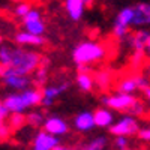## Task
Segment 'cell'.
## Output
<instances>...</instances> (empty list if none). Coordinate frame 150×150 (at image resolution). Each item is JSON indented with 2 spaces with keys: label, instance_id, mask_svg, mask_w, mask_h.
I'll list each match as a JSON object with an SVG mask.
<instances>
[{
  "label": "cell",
  "instance_id": "6da1fadb",
  "mask_svg": "<svg viewBox=\"0 0 150 150\" xmlns=\"http://www.w3.org/2000/svg\"><path fill=\"white\" fill-rule=\"evenodd\" d=\"M44 56L33 50L23 48V45L0 44V65L11 66L15 72L32 75L41 65Z\"/></svg>",
  "mask_w": 150,
  "mask_h": 150
},
{
  "label": "cell",
  "instance_id": "7a4b0ae2",
  "mask_svg": "<svg viewBox=\"0 0 150 150\" xmlns=\"http://www.w3.org/2000/svg\"><path fill=\"white\" fill-rule=\"evenodd\" d=\"M108 54V48L105 44L87 39L80 42L72 51V60L75 65H84V66H93L101 63L102 60H105Z\"/></svg>",
  "mask_w": 150,
  "mask_h": 150
},
{
  "label": "cell",
  "instance_id": "3957f363",
  "mask_svg": "<svg viewBox=\"0 0 150 150\" xmlns=\"http://www.w3.org/2000/svg\"><path fill=\"white\" fill-rule=\"evenodd\" d=\"M42 101V90L38 87H29L21 92H12L3 99V105L8 112H24L41 105Z\"/></svg>",
  "mask_w": 150,
  "mask_h": 150
},
{
  "label": "cell",
  "instance_id": "277c9868",
  "mask_svg": "<svg viewBox=\"0 0 150 150\" xmlns=\"http://www.w3.org/2000/svg\"><path fill=\"white\" fill-rule=\"evenodd\" d=\"M150 84V80L146 74H138V72H132L123 77L116 78L114 87L117 92H125V93H137L141 92L146 86Z\"/></svg>",
  "mask_w": 150,
  "mask_h": 150
},
{
  "label": "cell",
  "instance_id": "5b68a950",
  "mask_svg": "<svg viewBox=\"0 0 150 150\" xmlns=\"http://www.w3.org/2000/svg\"><path fill=\"white\" fill-rule=\"evenodd\" d=\"M135 93H125V92H116L114 95H108L107 92L101 96V102L104 107L111 108L117 112H128L131 105L135 102Z\"/></svg>",
  "mask_w": 150,
  "mask_h": 150
},
{
  "label": "cell",
  "instance_id": "8992f818",
  "mask_svg": "<svg viewBox=\"0 0 150 150\" xmlns=\"http://www.w3.org/2000/svg\"><path fill=\"white\" fill-rule=\"evenodd\" d=\"M111 135H126V137H134L137 135L140 129V122L138 117H135L129 112H123V114L112 122V125L108 128Z\"/></svg>",
  "mask_w": 150,
  "mask_h": 150
},
{
  "label": "cell",
  "instance_id": "52a82bcc",
  "mask_svg": "<svg viewBox=\"0 0 150 150\" xmlns=\"http://www.w3.org/2000/svg\"><path fill=\"white\" fill-rule=\"evenodd\" d=\"M30 143L35 150H62V149H65V146L62 144L63 143L62 141V137L48 132L44 128L33 134Z\"/></svg>",
  "mask_w": 150,
  "mask_h": 150
},
{
  "label": "cell",
  "instance_id": "ba28073f",
  "mask_svg": "<svg viewBox=\"0 0 150 150\" xmlns=\"http://www.w3.org/2000/svg\"><path fill=\"white\" fill-rule=\"evenodd\" d=\"M132 17H134V11H132V6H126L123 8L116 20H114V24H112V36L119 41H125L129 35V30L132 27Z\"/></svg>",
  "mask_w": 150,
  "mask_h": 150
},
{
  "label": "cell",
  "instance_id": "9c48e42d",
  "mask_svg": "<svg viewBox=\"0 0 150 150\" xmlns=\"http://www.w3.org/2000/svg\"><path fill=\"white\" fill-rule=\"evenodd\" d=\"M68 89H69V83L68 81H63V83H60V84L45 86L44 89H42V101H41V105L45 107V108L51 107L56 102V99L60 95H63Z\"/></svg>",
  "mask_w": 150,
  "mask_h": 150
},
{
  "label": "cell",
  "instance_id": "30bf717a",
  "mask_svg": "<svg viewBox=\"0 0 150 150\" xmlns=\"http://www.w3.org/2000/svg\"><path fill=\"white\" fill-rule=\"evenodd\" d=\"M2 81L6 87H9V89L14 90V92L26 90V89L33 86L32 75H24V74H18V72H14V74L8 75V77L2 78Z\"/></svg>",
  "mask_w": 150,
  "mask_h": 150
},
{
  "label": "cell",
  "instance_id": "8fae6325",
  "mask_svg": "<svg viewBox=\"0 0 150 150\" xmlns=\"http://www.w3.org/2000/svg\"><path fill=\"white\" fill-rule=\"evenodd\" d=\"M132 27H150V2H140L132 6Z\"/></svg>",
  "mask_w": 150,
  "mask_h": 150
},
{
  "label": "cell",
  "instance_id": "7c38bea8",
  "mask_svg": "<svg viewBox=\"0 0 150 150\" xmlns=\"http://www.w3.org/2000/svg\"><path fill=\"white\" fill-rule=\"evenodd\" d=\"M149 36H150L149 27H138V30L128 35L126 42L131 47L132 51H143L144 53V45L149 39Z\"/></svg>",
  "mask_w": 150,
  "mask_h": 150
},
{
  "label": "cell",
  "instance_id": "4fadbf2b",
  "mask_svg": "<svg viewBox=\"0 0 150 150\" xmlns=\"http://www.w3.org/2000/svg\"><path fill=\"white\" fill-rule=\"evenodd\" d=\"M42 128L48 132H51L54 135L63 137L69 132V125L66 123L65 119H62L59 116H48L45 117V122L42 125Z\"/></svg>",
  "mask_w": 150,
  "mask_h": 150
},
{
  "label": "cell",
  "instance_id": "5bb4252c",
  "mask_svg": "<svg viewBox=\"0 0 150 150\" xmlns=\"http://www.w3.org/2000/svg\"><path fill=\"white\" fill-rule=\"evenodd\" d=\"M74 128L80 134H89L90 131H93L96 128L93 112H90V111L78 112V114L75 116V119H74Z\"/></svg>",
  "mask_w": 150,
  "mask_h": 150
},
{
  "label": "cell",
  "instance_id": "9a60e30c",
  "mask_svg": "<svg viewBox=\"0 0 150 150\" xmlns=\"http://www.w3.org/2000/svg\"><path fill=\"white\" fill-rule=\"evenodd\" d=\"M93 77H95V87L98 90H101L102 93L108 92L116 83V77H114V74H112V71L107 69V68L96 71L93 74Z\"/></svg>",
  "mask_w": 150,
  "mask_h": 150
},
{
  "label": "cell",
  "instance_id": "2e32d148",
  "mask_svg": "<svg viewBox=\"0 0 150 150\" xmlns=\"http://www.w3.org/2000/svg\"><path fill=\"white\" fill-rule=\"evenodd\" d=\"M14 41L15 44L18 45H30V47H42L45 44V38L44 35H33V33H29L26 30H21V32H17L15 36H14Z\"/></svg>",
  "mask_w": 150,
  "mask_h": 150
},
{
  "label": "cell",
  "instance_id": "e0dca14e",
  "mask_svg": "<svg viewBox=\"0 0 150 150\" xmlns=\"http://www.w3.org/2000/svg\"><path fill=\"white\" fill-rule=\"evenodd\" d=\"M87 8L86 0H65V9L72 21H80Z\"/></svg>",
  "mask_w": 150,
  "mask_h": 150
},
{
  "label": "cell",
  "instance_id": "ac0fdd59",
  "mask_svg": "<svg viewBox=\"0 0 150 150\" xmlns=\"http://www.w3.org/2000/svg\"><path fill=\"white\" fill-rule=\"evenodd\" d=\"M93 116H95V123H96V126L98 128H110L112 122H114V111H112L111 108H98L95 112H93Z\"/></svg>",
  "mask_w": 150,
  "mask_h": 150
},
{
  "label": "cell",
  "instance_id": "d6986e66",
  "mask_svg": "<svg viewBox=\"0 0 150 150\" xmlns=\"http://www.w3.org/2000/svg\"><path fill=\"white\" fill-rule=\"evenodd\" d=\"M75 83L83 92H92L95 89V77L90 71H78Z\"/></svg>",
  "mask_w": 150,
  "mask_h": 150
},
{
  "label": "cell",
  "instance_id": "ffe728a7",
  "mask_svg": "<svg viewBox=\"0 0 150 150\" xmlns=\"http://www.w3.org/2000/svg\"><path fill=\"white\" fill-rule=\"evenodd\" d=\"M23 29L33 33V35H44L45 33V23L41 18H30V20H23Z\"/></svg>",
  "mask_w": 150,
  "mask_h": 150
},
{
  "label": "cell",
  "instance_id": "44dd1931",
  "mask_svg": "<svg viewBox=\"0 0 150 150\" xmlns=\"http://www.w3.org/2000/svg\"><path fill=\"white\" fill-rule=\"evenodd\" d=\"M48 68H50V62H48L47 57H44L42 62H41V65L38 66V69L35 71L33 84H36L38 87H39L44 83H47V80H48Z\"/></svg>",
  "mask_w": 150,
  "mask_h": 150
},
{
  "label": "cell",
  "instance_id": "7402d4cb",
  "mask_svg": "<svg viewBox=\"0 0 150 150\" xmlns=\"http://www.w3.org/2000/svg\"><path fill=\"white\" fill-rule=\"evenodd\" d=\"M44 122H45V116L42 114L41 111H38V110L32 108V111L29 110V112L26 114V123L29 125L30 128H33V129L41 128L44 125Z\"/></svg>",
  "mask_w": 150,
  "mask_h": 150
},
{
  "label": "cell",
  "instance_id": "603a6c76",
  "mask_svg": "<svg viewBox=\"0 0 150 150\" xmlns=\"http://www.w3.org/2000/svg\"><path fill=\"white\" fill-rule=\"evenodd\" d=\"M8 125L12 128V131L21 129L26 123V114L24 112H9L8 116Z\"/></svg>",
  "mask_w": 150,
  "mask_h": 150
},
{
  "label": "cell",
  "instance_id": "cb8c5ba5",
  "mask_svg": "<svg viewBox=\"0 0 150 150\" xmlns=\"http://www.w3.org/2000/svg\"><path fill=\"white\" fill-rule=\"evenodd\" d=\"M147 104L146 102H143L141 99H138L137 98L135 99V102L131 105V108L128 110V112L129 114H132V116H135V117H138V119H141V117H144L146 114H147Z\"/></svg>",
  "mask_w": 150,
  "mask_h": 150
},
{
  "label": "cell",
  "instance_id": "d4e9b609",
  "mask_svg": "<svg viewBox=\"0 0 150 150\" xmlns=\"http://www.w3.org/2000/svg\"><path fill=\"white\" fill-rule=\"evenodd\" d=\"M108 143L110 141H108V138L105 135H98V137H95V138L87 141V144L84 147L87 150H102V149H105L108 146Z\"/></svg>",
  "mask_w": 150,
  "mask_h": 150
},
{
  "label": "cell",
  "instance_id": "484cf974",
  "mask_svg": "<svg viewBox=\"0 0 150 150\" xmlns=\"http://www.w3.org/2000/svg\"><path fill=\"white\" fill-rule=\"evenodd\" d=\"M32 9V5L29 3V2H20L15 8H14V14H15V17L17 18H24L27 15V12Z\"/></svg>",
  "mask_w": 150,
  "mask_h": 150
},
{
  "label": "cell",
  "instance_id": "4316f807",
  "mask_svg": "<svg viewBox=\"0 0 150 150\" xmlns=\"http://www.w3.org/2000/svg\"><path fill=\"white\" fill-rule=\"evenodd\" d=\"M137 137H138V140L143 141V143H150V125L140 126L138 132H137Z\"/></svg>",
  "mask_w": 150,
  "mask_h": 150
},
{
  "label": "cell",
  "instance_id": "83f0119b",
  "mask_svg": "<svg viewBox=\"0 0 150 150\" xmlns=\"http://www.w3.org/2000/svg\"><path fill=\"white\" fill-rule=\"evenodd\" d=\"M114 147L116 149H128L129 147V137H126V135H116Z\"/></svg>",
  "mask_w": 150,
  "mask_h": 150
},
{
  "label": "cell",
  "instance_id": "f1b7e54d",
  "mask_svg": "<svg viewBox=\"0 0 150 150\" xmlns=\"http://www.w3.org/2000/svg\"><path fill=\"white\" fill-rule=\"evenodd\" d=\"M11 134H12V128L9 126L8 123H5L3 126H0V141L8 140L9 137H11Z\"/></svg>",
  "mask_w": 150,
  "mask_h": 150
},
{
  "label": "cell",
  "instance_id": "f546056e",
  "mask_svg": "<svg viewBox=\"0 0 150 150\" xmlns=\"http://www.w3.org/2000/svg\"><path fill=\"white\" fill-rule=\"evenodd\" d=\"M8 116H9V112H8V110L5 108V105L0 107V126H3V125L6 123Z\"/></svg>",
  "mask_w": 150,
  "mask_h": 150
},
{
  "label": "cell",
  "instance_id": "4dcf8cb0",
  "mask_svg": "<svg viewBox=\"0 0 150 150\" xmlns=\"http://www.w3.org/2000/svg\"><path fill=\"white\" fill-rule=\"evenodd\" d=\"M141 93H143V98H144L146 104H147V105H149V108H150V84L144 87V89L141 90Z\"/></svg>",
  "mask_w": 150,
  "mask_h": 150
},
{
  "label": "cell",
  "instance_id": "1f68e13d",
  "mask_svg": "<svg viewBox=\"0 0 150 150\" xmlns=\"http://www.w3.org/2000/svg\"><path fill=\"white\" fill-rule=\"evenodd\" d=\"M144 54H146V57H147V60L150 59V36H149V39H147V42H146V45H144Z\"/></svg>",
  "mask_w": 150,
  "mask_h": 150
},
{
  "label": "cell",
  "instance_id": "d6a6232c",
  "mask_svg": "<svg viewBox=\"0 0 150 150\" xmlns=\"http://www.w3.org/2000/svg\"><path fill=\"white\" fill-rule=\"evenodd\" d=\"M143 71H144V74L149 77V80H150V59L144 63V66H143Z\"/></svg>",
  "mask_w": 150,
  "mask_h": 150
},
{
  "label": "cell",
  "instance_id": "836d02e7",
  "mask_svg": "<svg viewBox=\"0 0 150 150\" xmlns=\"http://www.w3.org/2000/svg\"><path fill=\"white\" fill-rule=\"evenodd\" d=\"M0 44H3V36L0 35Z\"/></svg>",
  "mask_w": 150,
  "mask_h": 150
},
{
  "label": "cell",
  "instance_id": "e575fe53",
  "mask_svg": "<svg viewBox=\"0 0 150 150\" xmlns=\"http://www.w3.org/2000/svg\"><path fill=\"white\" fill-rule=\"evenodd\" d=\"M0 107H3V102L2 101H0Z\"/></svg>",
  "mask_w": 150,
  "mask_h": 150
},
{
  "label": "cell",
  "instance_id": "d590c367",
  "mask_svg": "<svg viewBox=\"0 0 150 150\" xmlns=\"http://www.w3.org/2000/svg\"><path fill=\"white\" fill-rule=\"evenodd\" d=\"M18 2H20V0H18Z\"/></svg>",
  "mask_w": 150,
  "mask_h": 150
}]
</instances>
